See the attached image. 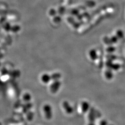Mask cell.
<instances>
[{
  "instance_id": "cell-1",
  "label": "cell",
  "mask_w": 125,
  "mask_h": 125,
  "mask_svg": "<svg viewBox=\"0 0 125 125\" xmlns=\"http://www.w3.org/2000/svg\"><path fill=\"white\" fill-rule=\"evenodd\" d=\"M43 112L47 119H51L52 117V109L49 104H46L43 107Z\"/></svg>"
},
{
  "instance_id": "cell-2",
  "label": "cell",
  "mask_w": 125,
  "mask_h": 125,
  "mask_svg": "<svg viewBox=\"0 0 125 125\" xmlns=\"http://www.w3.org/2000/svg\"><path fill=\"white\" fill-rule=\"evenodd\" d=\"M61 85L60 81H53V83L50 86V90L52 93H56L58 91Z\"/></svg>"
},
{
  "instance_id": "cell-3",
  "label": "cell",
  "mask_w": 125,
  "mask_h": 125,
  "mask_svg": "<svg viewBox=\"0 0 125 125\" xmlns=\"http://www.w3.org/2000/svg\"><path fill=\"white\" fill-rule=\"evenodd\" d=\"M62 107L68 114H72L74 111L73 107L67 101H64L62 103Z\"/></svg>"
},
{
  "instance_id": "cell-4",
  "label": "cell",
  "mask_w": 125,
  "mask_h": 125,
  "mask_svg": "<svg viewBox=\"0 0 125 125\" xmlns=\"http://www.w3.org/2000/svg\"><path fill=\"white\" fill-rule=\"evenodd\" d=\"M90 105L89 103L87 101H83L81 104V108L82 111L85 113L89 110Z\"/></svg>"
},
{
  "instance_id": "cell-5",
  "label": "cell",
  "mask_w": 125,
  "mask_h": 125,
  "mask_svg": "<svg viewBox=\"0 0 125 125\" xmlns=\"http://www.w3.org/2000/svg\"><path fill=\"white\" fill-rule=\"evenodd\" d=\"M41 81L42 82V83H44L47 84L52 80L51 76H50L48 74L45 73V74H44L43 75H42L41 76Z\"/></svg>"
},
{
  "instance_id": "cell-6",
  "label": "cell",
  "mask_w": 125,
  "mask_h": 125,
  "mask_svg": "<svg viewBox=\"0 0 125 125\" xmlns=\"http://www.w3.org/2000/svg\"><path fill=\"white\" fill-rule=\"evenodd\" d=\"M89 56L90 58L93 61L96 60L98 58L97 52L94 49L91 50L89 51Z\"/></svg>"
},
{
  "instance_id": "cell-7",
  "label": "cell",
  "mask_w": 125,
  "mask_h": 125,
  "mask_svg": "<svg viewBox=\"0 0 125 125\" xmlns=\"http://www.w3.org/2000/svg\"><path fill=\"white\" fill-rule=\"evenodd\" d=\"M105 76L107 80H111L114 76V73L111 69H108L105 72Z\"/></svg>"
},
{
  "instance_id": "cell-8",
  "label": "cell",
  "mask_w": 125,
  "mask_h": 125,
  "mask_svg": "<svg viewBox=\"0 0 125 125\" xmlns=\"http://www.w3.org/2000/svg\"><path fill=\"white\" fill-rule=\"evenodd\" d=\"M61 77V75L59 73H55L51 76L52 80L53 81H58L59 80V79Z\"/></svg>"
},
{
  "instance_id": "cell-9",
  "label": "cell",
  "mask_w": 125,
  "mask_h": 125,
  "mask_svg": "<svg viewBox=\"0 0 125 125\" xmlns=\"http://www.w3.org/2000/svg\"><path fill=\"white\" fill-rule=\"evenodd\" d=\"M120 68H121V66L119 64H118V63H115V64L113 63L112 66H111L110 69L112 70V71L114 70L115 71H117L118 70H119L120 69Z\"/></svg>"
},
{
  "instance_id": "cell-10",
  "label": "cell",
  "mask_w": 125,
  "mask_h": 125,
  "mask_svg": "<svg viewBox=\"0 0 125 125\" xmlns=\"http://www.w3.org/2000/svg\"><path fill=\"white\" fill-rule=\"evenodd\" d=\"M115 50V48L111 46V47H109L108 48H107V52L109 53H112V52H114Z\"/></svg>"
}]
</instances>
